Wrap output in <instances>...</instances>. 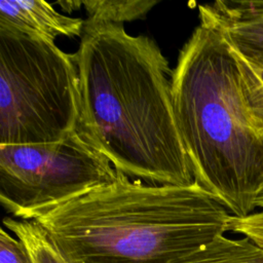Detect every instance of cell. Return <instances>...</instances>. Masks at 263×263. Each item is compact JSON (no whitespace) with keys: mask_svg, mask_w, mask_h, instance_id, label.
<instances>
[{"mask_svg":"<svg viewBox=\"0 0 263 263\" xmlns=\"http://www.w3.org/2000/svg\"><path fill=\"white\" fill-rule=\"evenodd\" d=\"M166 263H263V249L248 237L231 239L220 235Z\"/></svg>","mask_w":263,"mask_h":263,"instance_id":"8","label":"cell"},{"mask_svg":"<svg viewBox=\"0 0 263 263\" xmlns=\"http://www.w3.org/2000/svg\"><path fill=\"white\" fill-rule=\"evenodd\" d=\"M74 55L0 25V145L52 143L77 128Z\"/></svg>","mask_w":263,"mask_h":263,"instance_id":"4","label":"cell"},{"mask_svg":"<svg viewBox=\"0 0 263 263\" xmlns=\"http://www.w3.org/2000/svg\"><path fill=\"white\" fill-rule=\"evenodd\" d=\"M197 7L200 22L217 27L253 67L263 68V0H219Z\"/></svg>","mask_w":263,"mask_h":263,"instance_id":"6","label":"cell"},{"mask_svg":"<svg viewBox=\"0 0 263 263\" xmlns=\"http://www.w3.org/2000/svg\"><path fill=\"white\" fill-rule=\"evenodd\" d=\"M73 54L76 130L116 171L148 184L194 182L174 112L172 70L157 43L123 25L84 20Z\"/></svg>","mask_w":263,"mask_h":263,"instance_id":"1","label":"cell"},{"mask_svg":"<svg viewBox=\"0 0 263 263\" xmlns=\"http://www.w3.org/2000/svg\"><path fill=\"white\" fill-rule=\"evenodd\" d=\"M255 206H259L263 209V184L261 185V187L259 188L256 197H255Z\"/></svg>","mask_w":263,"mask_h":263,"instance_id":"13","label":"cell"},{"mask_svg":"<svg viewBox=\"0 0 263 263\" xmlns=\"http://www.w3.org/2000/svg\"><path fill=\"white\" fill-rule=\"evenodd\" d=\"M158 2L149 0H86L85 21L122 25L144 17Z\"/></svg>","mask_w":263,"mask_h":263,"instance_id":"10","label":"cell"},{"mask_svg":"<svg viewBox=\"0 0 263 263\" xmlns=\"http://www.w3.org/2000/svg\"><path fill=\"white\" fill-rule=\"evenodd\" d=\"M228 230L243 234L255 245L263 249V211L252 213L246 217L232 216L229 219Z\"/></svg>","mask_w":263,"mask_h":263,"instance_id":"11","label":"cell"},{"mask_svg":"<svg viewBox=\"0 0 263 263\" xmlns=\"http://www.w3.org/2000/svg\"><path fill=\"white\" fill-rule=\"evenodd\" d=\"M230 217L195 182L145 184L117 171L34 221L68 263H166L224 235Z\"/></svg>","mask_w":263,"mask_h":263,"instance_id":"3","label":"cell"},{"mask_svg":"<svg viewBox=\"0 0 263 263\" xmlns=\"http://www.w3.org/2000/svg\"><path fill=\"white\" fill-rule=\"evenodd\" d=\"M117 171L75 130L60 141L0 145V201L20 220L110 184Z\"/></svg>","mask_w":263,"mask_h":263,"instance_id":"5","label":"cell"},{"mask_svg":"<svg viewBox=\"0 0 263 263\" xmlns=\"http://www.w3.org/2000/svg\"><path fill=\"white\" fill-rule=\"evenodd\" d=\"M172 98L193 180L235 217L263 184V81L214 25L200 22L172 70Z\"/></svg>","mask_w":263,"mask_h":263,"instance_id":"2","label":"cell"},{"mask_svg":"<svg viewBox=\"0 0 263 263\" xmlns=\"http://www.w3.org/2000/svg\"><path fill=\"white\" fill-rule=\"evenodd\" d=\"M0 263H33L25 245L4 228L0 231Z\"/></svg>","mask_w":263,"mask_h":263,"instance_id":"12","label":"cell"},{"mask_svg":"<svg viewBox=\"0 0 263 263\" xmlns=\"http://www.w3.org/2000/svg\"><path fill=\"white\" fill-rule=\"evenodd\" d=\"M3 224L25 245L33 263H68L36 221L6 217Z\"/></svg>","mask_w":263,"mask_h":263,"instance_id":"9","label":"cell"},{"mask_svg":"<svg viewBox=\"0 0 263 263\" xmlns=\"http://www.w3.org/2000/svg\"><path fill=\"white\" fill-rule=\"evenodd\" d=\"M0 25L53 42L58 37H81L84 20L67 16L42 0H1Z\"/></svg>","mask_w":263,"mask_h":263,"instance_id":"7","label":"cell"},{"mask_svg":"<svg viewBox=\"0 0 263 263\" xmlns=\"http://www.w3.org/2000/svg\"><path fill=\"white\" fill-rule=\"evenodd\" d=\"M255 68V67H254ZM255 70L257 71V73L259 74V77L262 79L263 81V68H255Z\"/></svg>","mask_w":263,"mask_h":263,"instance_id":"14","label":"cell"}]
</instances>
